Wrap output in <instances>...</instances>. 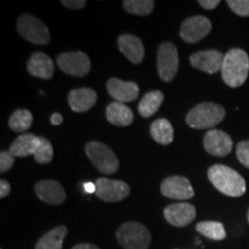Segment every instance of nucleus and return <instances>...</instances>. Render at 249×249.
Returning <instances> with one entry per match:
<instances>
[{"instance_id": "dca6fc26", "label": "nucleus", "mask_w": 249, "mask_h": 249, "mask_svg": "<svg viewBox=\"0 0 249 249\" xmlns=\"http://www.w3.org/2000/svg\"><path fill=\"white\" fill-rule=\"evenodd\" d=\"M36 195L40 201L51 205H59L66 200V192L55 180H42L35 185Z\"/></svg>"}, {"instance_id": "bb28decb", "label": "nucleus", "mask_w": 249, "mask_h": 249, "mask_svg": "<svg viewBox=\"0 0 249 249\" xmlns=\"http://www.w3.org/2000/svg\"><path fill=\"white\" fill-rule=\"evenodd\" d=\"M123 7L130 14L149 15L155 7L152 0H124Z\"/></svg>"}, {"instance_id": "4468645a", "label": "nucleus", "mask_w": 249, "mask_h": 249, "mask_svg": "<svg viewBox=\"0 0 249 249\" xmlns=\"http://www.w3.org/2000/svg\"><path fill=\"white\" fill-rule=\"evenodd\" d=\"M166 222L176 227H185L189 225L196 217V209L191 203L180 202L167 205L164 210Z\"/></svg>"}, {"instance_id": "4be33fe9", "label": "nucleus", "mask_w": 249, "mask_h": 249, "mask_svg": "<svg viewBox=\"0 0 249 249\" xmlns=\"http://www.w3.org/2000/svg\"><path fill=\"white\" fill-rule=\"evenodd\" d=\"M173 127L171 123L165 118L156 119L150 126L151 138L158 144L167 145L173 141Z\"/></svg>"}, {"instance_id": "393cba45", "label": "nucleus", "mask_w": 249, "mask_h": 249, "mask_svg": "<svg viewBox=\"0 0 249 249\" xmlns=\"http://www.w3.org/2000/svg\"><path fill=\"white\" fill-rule=\"evenodd\" d=\"M9 128L13 132L23 133L28 130L33 124V114L26 108H18L14 111L8 120Z\"/></svg>"}, {"instance_id": "5701e85b", "label": "nucleus", "mask_w": 249, "mask_h": 249, "mask_svg": "<svg viewBox=\"0 0 249 249\" xmlns=\"http://www.w3.org/2000/svg\"><path fill=\"white\" fill-rule=\"evenodd\" d=\"M67 235V227L64 225L54 227L37 241L35 249H62L65 236Z\"/></svg>"}, {"instance_id": "f8f14e48", "label": "nucleus", "mask_w": 249, "mask_h": 249, "mask_svg": "<svg viewBox=\"0 0 249 249\" xmlns=\"http://www.w3.org/2000/svg\"><path fill=\"white\" fill-rule=\"evenodd\" d=\"M203 145L208 154L225 157L232 151L233 141L229 134L219 129H210L204 135Z\"/></svg>"}, {"instance_id": "f03ea898", "label": "nucleus", "mask_w": 249, "mask_h": 249, "mask_svg": "<svg viewBox=\"0 0 249 249\" xmlns=\"http://www.w3.org/2000/svg\"><path fill=\"white\" fill-rule=\"evenodd\" d=\"M223 81L231 88L244 85L249 73V57L241 49H231L224 57L222 66Z\"/></svg>"}, {"instance_id": "72a5a7b5", "label": "nucleus", "mask_w": 249, "mask_h": 249, "mask_svg": "<svg viewBox=\"0 0 249 249\" xmlns=\"http://www.w3.org/2000/svg\"><path fill=\"white\" fill-rule=\"evenodd\" d=\"M9 192H11V185L6 180H1L0 181V197L5 198L9 194Z\"/></svg>"}, {"instance_id": "a211bd4d", "label": "nucleus", "mask_w": 249, "mask_h": 249, "mask_svg": "<svg viewBox=\"0 0 249 249\" xmlns=\"http://www.w3.org/2000/svg\"><path fill=\"white\" fill-rule=\"evenodd\" d=\"M27 70L31 76L49 80L54 74V62L48 54L37 51L30 55Z\"/></svg>"}, {"instance_id": "473e14b6", "label": "nucleus", "mask_w": 249, "mask_h": 249, "mask_svg": "<svg viewBox=\"0 0 249 249\" xmlns=\"http://www.w3.org/2000/svg\"><path fill=\"white\" fill-rule=\"evenodd\" d=\"M198 4L201 5V7H203L207 11H211V9H214L218 7V5L220 4L219 0H200Z\"/></svg>"}, {"instance_id": "f704fd0d", "label": "nucleus", "mask_w": 249, "mask_h": 249, "mask_svg": "<svg viewBox=\"0 0 249 249\" xmlns=\"http://www.w3.org/2000/svg\"><path fill=\"white\" fill-rule=\"evenodd\" d=\"M51 123H52V124H54V126H58V124H60L61 123H62V116L60 113H53L51 116Z\"/></svg>"}, {"instance_id": "cd10ccee", "label": "nucleus", "mask_w": 249, "mask_h": 249, "mask_svg": "<svg viewBox=\"0 0 249 249\" xmlns=\"http://www.w3.org/2000/svg\"><path fill=\"white\" fill-rule=\"evenodd\" d=\"M35 160L38 164H49L53 158V148L48 139L39 136V142L35 151Z\"/></svg>"}, {"instance_id": "2f4dec72", "label": "nucleus", "mask_w": 249, "mask_h": 249, "mask_svg": "<svg viewBox=\"0 0 249 249\" xmlns=\"http://www.w3.org/2000/svg\"><path fill=\"white\" fill-rule=\"evenodd\" d=\"M61 4L68 9H82L87 2L85 0H62Z\"/></svg>"}, {"instance_id": "f3484780", "label": "nucleus", "mask_w": 249, "mask_h": 249, "mask_svg": "<svg viewBox=\"0 0 249 249\" xmlns=\"http://www.w3.org/2000/svg\"><path fill=\"white\" fill-rule=\"evenodd\" d=\"M118 48L124 57L133 64H141L144 58L145 50L142 40L133 34H123L118 38Z\"/></svg>"}, {"instance_id": "e433bc0d", "label": "nucleus", "mask_w": 249, "mask_h": 249, "mask_svg": "<svg viewBox=\"0 0 249 249\" xmlns=\"http://www.w3.org/2000/svg\"><path fill=\"white\" fill-rule=\"evenodd\" d=\"M83 187H85V191L87 193H96V183L86 182L83 183Z\"/></svg>"}, {"instance_id": "a878e982", "label": "nucleus", "mask_w": 249, "mask_h": 249, "mask_svg": "<svg viewBox=\"0 0 249 249\" xmlns=\"http://www.w3.org/2000/svg\"><path fill=\"white\" fill-rule=\"evenodd\" d=\"M196 231L211 240H224L226 238L225 227L219 222H201L196 225Z\"/></svg>"}, {"instance_id": "ddd939ff", "label": "nucleus", "mask_w": 249, "mask_h": 249, "mask_svg": "<svg viewBox=\"0 0 249 249\" xmlns=\"http://www.w3.org/2000/svg\"><path fill=\"white\" fill-rule=\"evenodd\" d=\"M224 55L218 50H205L193 53L189 57V62L194 68H197L204 73L214 74L222 71Z\"/></svg>"}, {"instance_id": "4c0bfd02", "label": "nucleus", "mask_w": 249, "mask_h": 249, "mask_svg": "<svg viewBox=\"0 0 249 249\" xmlns=\"http://www.w3.org/2000/svg\"><path fill=\"white\" fill-rule=\"evenodd\" d=\"M247 219H248V223H249V209H248V213H247Z\"/></svg>"}, {"instance_id": "c756f323", "label": "nucleus", "mask_w": 249, "mask_h": 249, "mask_svg": "<svg viewBox=\"0 0 249 249\" xmlns=\"http://www.w3.org/2000/svg\"><path fill=\"white\" fill-rule=\"evenodd\" d=\"M236 157L244 166L249 169V141H241L236 145Z\"/></svg>"}, {"instance_id": "b1692460", "label": "nucleus", "mask_w": 249, "mask_h": 249, "mask_svg": "<svg viewBox=\"0 0 249 249\" xmlns=\"http://www.w3.org/2000/svg\"><path fill=\"white\" fill-rule=\"evenodd\" d=\"M164 102V93L160 90L148 92L147 95L143 96L141 102L139 103L138 111L140 116L143 118H149L154 116L158 108L161 107Z\"/></svg>"}, {"instance_id": "6ab92c4d", "label": "nucleus", "mask_w": 249, "mask_h": 249, "mask_svg": "<svg viewBox=\"0 0 249 249\" xmlns=\"http://www.w3.org/2000/svg\"><path fill=\"white\" fill-rule=\"evenodd\" d=\"M67 101L74 112L83 113L95 107L97 102V93L91 88L73 89L68 93Z\"/></svg>"}, {"instance_id": "c9c22d12", "label": "nucleus", "mask_w": 249, "mask_h": 249, "mask_svg": "<svg viewBox=\"0 0 249 249\" xmlns=\"http://www.w3.org/2000/svg\"><path fill=\"white\" fill-rule=\"evenodd\" d=\"M71 249H99V248L96 245H92V244H80V245L74 246Z\"/></svg>"}, {"instance_id": "2eb2a0df", "label": "nucleus", "mask_w": 249, "mask_h": 249, "mask_svg": "<svg viewBox=\"0 0 249 249\" xmlns=\"http://www.w3.org/2000/svg\"><path fill=\"white\" fill-rule=\"evenodd\" d=\"M107 92L110 93L114 102L129 103L138 98L140 89L139 86L132 81H123L116 77H112L107 83Z\"/></svg>"}, {"instance_id": "f257e3e1", "label": "nucleus", "mask_w": 249, "mask_h": 249, "mask_svg": "<svg viewBox=\"0 0 249 249\" xmlns=\"http://www.w3.org/2000/svg\"><path fill=\"white\" fill-rule=\"evenodd\" d=\"M208 178L218 191L230 197H240L246 192V181L241 174L226 165H213L208 170Z\"/></svg>"}, {"instance_id": "7ed1b4c3", "label": "nucleus", "mask_w": 249, "mask_h": 249, "mask_svg": "<svg viewBox=\"0 0 249 249\" xmlns=\"http://www.w3.org/2000/svg\"><path fill=\"white\" fill-rule=\"evenodd\" d=\"M225 108L216 103H201L187 113L186 123L194 129H213L225 118Z\"/></svg>"}, {"instance_id": "412c9836", "label": "nucleus", "mask_w": 249, "mask_h": 249, "mask_svg": "<svg viewBox=\"0 0 249 249\" xmlns=\"http://www.w3.org/2000/svg\"><path fill=\"white\" fill-rule=\"evenodd\" d=\"M39 142V136L34 135V134L27 133L21 134L14 140V142L11 144L9 151L15 157H27V156L35 155V151L37 149Z\"/></svg>"}, {"instance_id": "9b49d317", "label": "nucleus", "mask_w": 249, "mask_h": 249, "mask_svg": "<svg viewBox=\"0 0 249 249\" xmlns=\"http://www.w3.org/2000/svg\"><path fill=\"white\" fill-rule=\"evenodd\" d=\"M161 194L172 200H189L194 196V189L189 180L182 176H171L161 182Z\"/></svg>"}, {"instance_id": "1a4fd4ad", "label": "nucleus", "mask_w": 249, "mask_h": 249, "mask_svg": "<svg viewBox=\"0 0 249 249\" xmlns=\"http://www.w3.org/2000/svg\"><path fill=\"white\" fill-rule=\"evenodd\" d=\"M130 193V187L121 180L98 178L96 181V193L99 200L104 202L123 201Z\"/></svg>"}, {"instance_id": "c85d7f7f", "label": "nucleus", "mask_w": 249, "mask_h": 249, "mask_svg": "<svg viewBox=\"0 0 249 249\" xmlns=\"http://www.w3.org/2000/svg\"><path fill=\"white\" fill-rule=\"evenodd\" d=\"M226 4L240 17H249V0H227Z\"/></svg>"}, {"instance_id": "6e6552de", "label": "nucleus", "mask_w": 249, "mask_h": 249, "mask_svg": "<svg viewBox=\"0 0 249 249\" xmlns=\"http://www.w3.org/2000/svg\"><path fill=\"white\" fill-rule=\"evenodd\" d=\"M57 65L65 74L77 77L88 75L91 70L90 59L82 51L62 52L57 57Z\"/></svg>"}, {"instance_id": "423d86ee", "label": "nucleus", "mask_w": 249, "mask_h": 249, "mask_svg": "<svg viewBox=\"0 0 249 249\" xmlns=\"http://www.w3.org/2000/svg\"><path fill=\"white\" fill-rule=\"evenodd\" d=\"M18 33L23 39L35 45H46L50 42V31L39 18L31 14H22L18 18Z\"/></svg>"}, {"instance_id": "0eeeda50", "label": "nucleus", "mask_w": 249, "mask_h": 249, "mask_svg": "<svg viewBox=\"0 0 249 249\" xmlns=\"http://www.w3.org/2000/svg\"><path fill=\"white\" fill-rule=\"evenodd\" d=\"M179 70V53L176 45L171 42L163 43L158 46L157 71L165 82H171L176 77Z\"/></svg>"}, {"instance_id": "20e7f679", "label": "nucleus", "mask_w": 249, "mask_h": 249, "mask_svg": "<svg viewBox=\"0 0 249 249\" xmlns=\"http://www.w3.org/2000/svg\"><path fill=\"white\" fill-rule=\"evenodd\" d=\"M116 236L118 242L124 249H148L151 244L149 230L136 222H128L120 225Z\"/></svg>"}, {"instance_id": "aec40b11", "label": "nucleus", "mask_w": 249, "mask_h": 249, "mask_svg": "<svg viewBox=\"0 0 249 249\" xmlns=\"http://www.w3.org/2000/svg\"><path fill=\"white\" fill-rule=\"evenodd\" d=\"M107 119L108 123L118 127H127L133 123V111L126 104L119 102H112L107 107Z\"/></svg>"}, {"instance_id": "7c9ffc66", "label": "nucleus", "mask_w": 249, "mask_h": 249, "mask_svg": "<svg viewBox=\"0 0 249 249\" xmlns=\"http://www.w3.org/2000/svg\"><path fill=\"white\" fill-rule=\"evenodd\" d=\"M15 156L12 155L11 151H1L0 152V172H7L12 169L14 165Z\"/></svg>"}, {"instance_id": "39448f33", "label": "nucleus", "mask_w": 249, "mask_h": 249, "mask_svg": "<svg viewBox=\"0 0 249 249\" xmlns=\"http://www.w3.org/2000/svg\"><path fill=\"white\" fill-rule=\"evenodd\" d=\"M85 150L93 166L101 173L113 174L119 169V160L116 154L104 143L91 141L87 143Z\"/></svg>"}, {"instance_id": "9d476101", "label": "nucleus", "mask_w": 249, "mask_h": 249, "mask_svg": "<svg viewBox=\"0 0 249 249\" xmlns=\"http://www.w3.org/2000/svg\"><path fill=\"white\" fill-rule=\"evenodd\" d=\"M211 31V22L203 15H194L186 18L180 28V37L189 44L200 42Z\"/></svg>"}]
</instances>
